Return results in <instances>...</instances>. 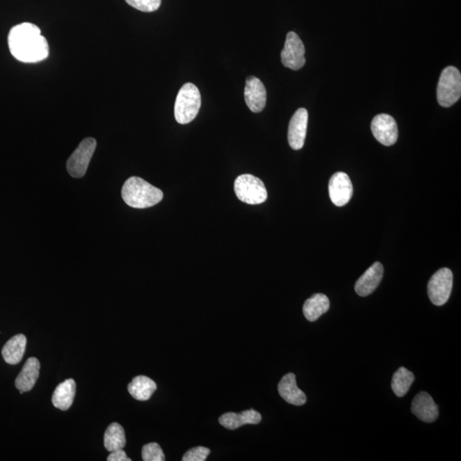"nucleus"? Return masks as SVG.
I'll use <instances>...</instances> for the list:
<instances>
[{
    "label": "nucleus",
    "instance_id": "obj_1",
    "mask_svg": "<svg viewBox=\"0 0 461 461\" xmlns=\"http://www.w3.org/2000/svg\"><path fill=\"white\" fill-rule=\"evenodd\" d=\"M8 45L10 54L22 63H39L49 56L47 39L38 26L30 22H22L10 30Z\"/></svg>",
    "mask_w": 461,
    "mask_h": 461
},
{
    "label": "nucleus",
    "instance_id": "obj_2",
    "mask_svg": "<svg viewBox=\"0 0 461 461\" xmlns=\"http://www.w3.org/2000/svg\"><path fill=\"white\" fill-rule=\"evenodd\" d=\"M123 200L130 207L146 209L159 204L163 200L162 191L140 177H131L122 187Z\"/></svg>",
    "mask_w": 461,
    "mask_h": 461
},
{
    "label": "nucleus",
    "instance_id": "obj_3",
    "mask_svg": "<svg viewBox=\"0 0 461 461\" xmlns=\"http://www.w3.org/2000/svg\"><path fill=\"white\" fill-rule=\"evenodd\" d=\"M201 95L193 83H186L179 90L175 104V118L179 124L192 122L200 112Z\"/></svg>",
    "mask_w": 461,
    "mask_h": 461
},
{
    "label": "nucleus",
    "instance_id": "obj_4",
    "mask_svg": "<svg viewBox=\"0 0 461 461\" xmlns=\"http://www.w3.org/2000/svg\"><path fill=\"white\" fill-rule=\"evenodd\" d=\"M461 96V74L453 66L445 67L441 74L437 89V97L440 106L451 107Z\"/></svg>",
    "mask_w": 461,
    "mask_h": 461
},
{
    "label": "nucleus",
    "instance_id": "obj_5",
    "mask_svg": "<svg viewBox=\"0 0 461 461\" xmlns=\"http://www.w3.org/2000/svg\"><path fill=\"white\" fill-rule=\"evenodd\" d=\"M234 192L238 200L247 204H261L268 200L264 183L256 176L248 174L236 179Z\"/></svg>",
    "mask_w": 461,
    "mask_h": 461
},
{
    "label": "nucleus",
    "instance_id": "obj_6",
    "mask_svg": "<svg viewBox=\"0 0 461 461\" xmlns=\"http://www.w3.org/2000/svg\"><path fill=\"white\" fill-rule=\"evenodd\" d=\"M97 147L95 138H87L82 140L67 162V170L73 178H82L87 173Z\"/></svg>",
    "mask_w": 461,
    "mask_h": 461
},
{
    "label": "nucleus",
    "instance_id": "obj_7",
    "mask_svg": "<svg viewBox=\"0 0 461 461\" xmlns=\"http://www.w3.org/2000/svg\"><path fill=\"white\" fill-rule=\"evenodd\" d=\"M453 280L451 269L444 268L434 273L428 283V296L434 305L442 306L448 301L453 288Z\"/></svg>",
    "mask_w": 461,
    "mask_h": 461
},
{
    "label": "nucleus",
    "instance_id": "obj_8",
    "mask_svg": "<svg viewBox=\"0 0 461 461\" xmlns=\"http://www.w3.org/2000/svg\"><path fill=\"white\" fill-rule=\"evenodd\" d=\"M281 61L284 67L292 70H299L305 65V45L295 32L287 33L286 43L281 51Z\"/></svg>",
    "mask_w": 461,
    "mask_h": 461
},
{
    "label": "nucleus",
    "instance_id": "obj_9",
    "mask_svg": "<svg viewBox=\"0 0 461 461\" xmlns=\"http://www.w3.org/2000/svg\"><path fill=\"white\" fill-rule=\"evenodd\" d=\"M373 136L380 144L391 146L398 138L396 122L391 115L380 114L375 116L371 124Z\"/></svg>",
    "mask_w": 461,
    "mask_h": 461
},
{
    "label": "nucleus",
    "instance_id": "obj_10",
    "mask_svg": "<svg viewBox=\"0 0 461 461\" xmlns=\"http://www.w3.org/2000/svg\"><path fill=\"white\" fill-rule=\"evenodd\" d=\"M329 195L337 207H343L350 201L353 195V186L347 174L337 172L332 176L329 182Z\"/></svg>",
    "mask_w": 461,
    "mask_h": 461
},
{
    "label": "nucleus",
    "instance_id": "obj_11",
    "mask_svg": "<svg viewBox=\"0 0 461 461\" xmlns=\"http://www.w3.org/2000/svg\"><path fill=\"white\" fill-rule=\"evenodd\" d=\"M309 113L305 108H298L292 116L289 124L288 142L295 151L301 149L305 145Z\"/></svg>",
    "mask_w": 461,
    "mask_h": 461
},
{
    "label": "nucleus",
    "instance_id": "obj_12",
    "mask_svg": "<svg viewBox=\"0 0 461 461\" xmlns=\"http://www.w3.org/2000/svg\"><path fill=\"white\" fill-rule=\"evenodd\" d=\"M247 106L254 113H260L267 103V91L260 79L254 76L247 78L245 88Z\"/></svg>",
    "mask_w": 461,
    "mask_h": 461
},
{
    "label": "nucleus",
    "instance_id": "obj_13",
    "mask_svg": "<svg viewBox=\"0 0 461 461\" xmlns=\"http://www.w3.org/2000/svg\"><path fill=\"white\" fill-rule=\"evenodd\" d=\"M383 276V265L380 262H375L355 283L356 293L361 297H367L372 294L380 286Z\"/></svg>",
    "mask_w": 461,
    "mask_h": 461
},
{
    "label": "nucleus",
    "instance_id": "obj_14",
    "mask_svg": "<svg viewBox=\"0 0 461 461\" xmlns=\"http://www.w3.org/2000/svg\"><path fill=\"white\" fill-rule=\"evenodd\" d=\"M412 413L421 421L432 423L438 418V407L428 393L422 391L414 397L411 407Z\"/></svg>",
    "mask_w": 461,
    "mask_h": 461
},
{
    "label": "nucleus",
    "instance_id": "obj_15",
    "mask_svg": "<svg viewBox=\"0 0 461 461\" xmlns=\"http://www.w3.org/2000/svg\"><path fill=\"white\" fill-rule=\"evenodd\" d=\"M280 395L286 403L302 406L307 402L305 393L298 387L294 373L284 375L278 385Z\"/></svg>",
    "mask_w": 461,
    "mask_h": 461
},
{
    "label": "nucleus",
    "instance_id": "obj_16",
    "mask_svg": "<svg viewBox=\"0 0 461 461\" xmlns=\"http://www.w3.org/2000/svg\"><path fill=\"white\" fill-rule=\"evenodd\" d=\"M40 364L39 359L35 357L28 359L25 362L21 373L16 378L15 385L19 389L20 394L30 391L38 380L40 375Z\"/></svg>",
    "mask_w": 461,
    "mask_h": 461
},
{
    "label": "nucleus",
    "instance_id": "obj_17",
    "mask_svg": "<svg viewBox=\"0 0 461 461\" xmlns=\"http://www.w3.org/2000/svg\"><path fill=\"white\" fill-rule=\"evenodd\" d=\"M261 421V415L256 410H250L241 414L227 413L221 415L219 422L228 430L238 429L245 425H257Z\"/></svg>",
    "mask_w": 461,
    "mask_h": 461
},
{
    "label": "nucleus",
    "instance_id": "obj_18",
    "mask_svg": "<svg viewBox=\"0 0 461 461\" xmlns=\"http://www.w3.org/2000/svg\"><path fill=\"white\" fill-rule=\"evenodd\" d=\"M76 392V381L73 378H69L56 388L54 396H52V403L58 410L66 411L73 404Z\"/></svg>",
    "mask_w": 461,
    "mask_h": 461
},
{
    "label": "nucleus",
    "instance_id": "obj_19",
    "mask_svg": "<svg viewBox=\"0 0 461 461\" xmlns=\"http://www.w3.org/2000/svg\"><path fill=\"white\" fill-rule=\"evenodd\" d=\"M27 339L22 334L14 336L3 347L2 355L6 363L16 365L19 363L25 353Z\"/></svg>",
    "mask_w": 461,
    "mask_h": 461
},
{
    "label": "nucleus",
    "instance_id": "obj_20",
    "mask_svg": "<svg viewBox=\"0 0 461 461\" xmlns=\"http://www.w3.org/2000/svg\"><path fill=\"white\" fill-rule=\"evenodd\" d=\"M330 309L329 298L325 294L317 293L306 300L302 311L305 318L310 322L316 321L322 314Z\"/></svg>",
    "mask_w": 461,
    "mask_h": 461
},
{
    "label": "nucleus",
    "instance_id": "obj_21",
    "mask_svg": "<svg viewBox=\"0 0 461 461\" xmlns=\"http://www.w3.org/2000/svg\"><path fill=\"white\" fill-rule=\"evenodd\" d=\"M157 388L156 384L152 378L146 376H137L134 378L132 382L127 386V389L130 395L134 399L145 402L151 398L153 393Z\"/></svg>",
    "mask_w": 461,
    "mask_h": 461
},
{
    "label": "nucleus",
    "instance_id": "obj_22",
    "mask_svg": "<svg viewBox=\"0 0 461 461\" xmlns=\"http://www.w3.org/2000/svg\"><path fill=\"white\" fill-rule=\"evenodd\" d=\"M104 447L108 451L112 452L125 447L126 435L124 429L118 423H112L108 426L104 433Z\"/></svg>",
    "mask_w": 461,
    "mask_h": 461
},
{
    "label": "nucleus",
    "instance_id": "obj_23",
    "mask_svg": "<svg viewBox=\"0 0 461 461\" xmlns=\"http://www.w3.org/2000/svg\"><path fill=\"white\" fill-rule=\"evenodd\" d=\"M415 377L413 373L405 367H400L393 375L391 388L396 396L403 397L413 385Z\"/></svg>",
    "mask_w": 461,
    "mask_h": 461
},
{
    "label": "nucleus",
    "instance_id": "obj_24",
    "mask_svg": "<svg viewBox=\"0 0 461 461\" xmlns=\"http://www.w3.org/2000/svg\"><path fill=\"white\" fill-rule=\"evenodd\" d=\"M142 459L145 461H164L163 449L156 442H151L142 448Z\"/></svg>",
    "mask_w": 461,
    "mask_h": 461
},
{
    "label": "nucleus",
    "instance_id": "obj_25",
    "mask_svg": "<svg viewBox=\"0 0 461 461\" xmlns=\"http://www.w3.org/2000/svg\"><path fill=\"white\" fill-rule=\"evenodd\" d=\"M134 9L143 13H153L159 9L162 0H125Z\"/></svg>",
    "mask_w": 461,
    "mask_h": 461
},
{
    "label": "nucleus",
    "instance_id": "obj_26",
    "mask_svg": "<svg viewBox=\"0 0 461 461\" xmlns=\"http://www.w3.org/2000/svg\"><path fill=\"white\" fill-rule=\"evenodd\" d=\"M209 453H211V449L200 446V447L193 448L187 451L185 455H184L182 460L205 461Z\"/></svg>",
    "mask_w": 461,
    "mask_h": 461
},
{
    "label": "nucleus",
    "instance_id": "obj_27",
    "mask_svg": "<svg viewBox=\"0 0 461 461\" xmlns=\"http://www.w3.org/2000/svg\"><path fill=\"white\" fill-rule=\"evenodd\" d=\"M108 461H131L130 458L127 457L125 451L123 449H118V451H112L111 455L108 456Z\"/></svg>",
    "mask_w": 461,
    "mask_h": 461
}]
</instances>
